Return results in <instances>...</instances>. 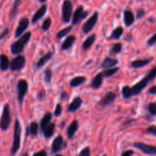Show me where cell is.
<instances>
[{
    "mask_svg": "<svg viewBox=\"0 0 156 156\" xmlns=\"http://www.w3.org/2000/svg\"><path fill=\"white\" fill-rule=\"evenodd\" d=\"M8 33H9V29L5 28L4 30H3L2 33H1V34H0V40H2V38H4L8 34Z\"/></svg>",
    "mask_w": 156,
    "mask_h": 156,
    "instance_id": "46",
    "label": "cell"
},
{
    "mask_svg": "<svg viewBox=\"0 0 156 156\" xmlns=\"http://www.w3.org/2000/svg\"><path fill=\"white\" fill-rule=\"evenodd\" d=\"M72 28H73L72 26H69V27H65V28H63L62 30H59V31L56 34V37H57L58 39H62V38L65 37H66L67 35L70 33V31L72 30Z\"/></svg>",
    "mask_w": 156,
    "mask_h": 156,
    "instance_id": "32",
    "label": "cell"
},
{
    "mask_svg": "<svg viewBox=\"0 0 156 156\" xmlns=\"http://www.w3.org/2000/svg\"><path fill=\"white\" fill-rule=\"evenodd\" d=\"M55 129H56V124L53 123H50L48 126L46 127V129L43 131V135L45 138L48 139L50 138L53 136L55 132Z\"/></svg>",
    "mask_w": 156,
    "mask_h": 156,
    "instance_id": "27",
    "label": "cell"
},
{
    "mask_svg": "<svg viewBox=\"0 0 156 156\" xmlns=\"http://www.w3.org/2000/svg\"><path fill=\"white\" fill-rule=\"evenodd\" d=\"M98 12H94V14L85 21V24L82 25V28L84 34H87L92 30V29L94 28V27L96 25L98 21Z\"/></svg>",
    "mask_w": 156,
    "mask_h": 156,
    "instance_id": "7",
    "label": "cell"
},
{
    "mask_svg": "<svg viewBox=\"0 0 156 156\" xmlns=\"http://www.w3.org/2000/svg\"><path fill=\"white\" fill-rule=\"evenodd\" d=\"M145 14H146V12H145L144 9H140L138 11H137L136 18H138V19H140V18H142L143 16H144Z\"/></svg>",
    "mask_w": 156,
    "mask_h": 156,
    "instance_id": "42",
    "label": "cell"
},
{
    "mask_svg": "<svg viewBox=\"0 0 156 156\" xmlns=\"http://www.w3.org/2000/svg\"><path fill=\"white\" fill-rule=\"evenodd\" d=\"M103 156H107V155H104Z\"/></svg>",
    "mask_w": 156,
    "mask_h": 156,
    "instance_id": "50",
    "label": "cell"
},
{
    "mask_svg": "<svg viewBox=\"0 0 156 156\" xmlns=\"http://www.w3.org/2000/svg\"><path fill=\"white\" fill-rule=\"evenodd\" d=\"M55 156H62V155H61V154H57V155H56Z\"/></svg>",
    "mask_w": 156,
    "mask_h": 156,
    "instance_id": "49",
    "label": "cell"
},
{
    "mask_svg": "<svg viewBox=\"0 0 156 156\" xmlns=\"http://www.w3.org/2000/svg\"><path fill=\"white\" fill-rule=\"evenodd\" d=\"M116 98H117V94L115 93L112 92V91L108 92L101 99L100 101L98 104V107L101 109H105L107 107L112 105L115 101Z\"/></svg>",
    "mask_w": 156,
    "mask_h": 156,
    "instance_id": "8",
    "label": "cell"
},
{
    "mask_svg": "<svg viewBox=\"0 0 156 156\" xmlns=\"http://www.w3.org/2000/svg\"><path fill=\"white\" fill-rule=\"evenodd\" d=\"M52 24V19L50 18H46L45 20L43 22L42 26H41V29H42L44 31H47V30L50 29V26Z\"/></svg>",
    "mask_w": 156,
    "mask_h": 156,
    "instance_id": "35",
    "label": "cell"
},
{
    "mask_svg": "<svg viewBox=\"0 0 156 156\" xmlns=\"http://www.w3.org/2000/svg\"><path fill=\"white\" fill-rule=\"evenodd\" d=\"M69 98V94L66 91H62L60 93V101H66Z\"/></svg>",
    "mask_w": 156,
    "mask_h": 156,
    "instance_id": "43",
    "label": "cell"
},
{
    "mask_svg": "<svg viewBox=\"0 0 156 156\" xmlns=\"http://www.w3.org/2000/svg\"><path fill=\"white\" fill-rule=\"evenodd\" d=\"M62 105H60V104H57L56 106V108H55V111L54 112H53V115L55 116V117H59V116L62 114Z\"/></svg>",
    "mask_w": 156,
    "mask_h": 156,
    "instance_id": "37",
    "label": "cell"
},
{
    "mask_svg": "<svg viewBox=\"0 0 156 156\" xmlns=\"http://www.w3.org/2000/svg\"><path fill=\"white\" fill-rule=\"evenodd\" d=\"M104 78L105 77H104L102 73H98V74L93 78L92 80H91V83H90V87L94 90L99 89V88L102 86Z\"/></svg>",
    "mask_w": 156,
    "mask_h": 156,
    "instance_id": "13",
    "label": "cell"
},
{
    "mask_svg": "<svg viewBox=\"0 0 156 156\" xmlns=\"http://www.w3.org/2000/svg\"><path fill=\"white\" fill-rule=\"evenodd\" d=\"M86 80L87 79L85 76H76L70 81L69 85L72 88H76V87L80 86L82 84L85 83Z\"/></svg>",
    "mask_w": 156,
    "mask_h": 156,
    "instance_id": "26",
    "label": "cell"
},
{
    "mask_svg": "<svg viewBox=\"0 0 156 156\" xmlns=\"http://www.w3.org/2000/svg\"><path fill=\"white\" fill-rule=\"evenodd\" d=\"M29 24H30V21H29L28 18H21V19L19 21L18 27H16V30H15V37L18 38V37H20L21 36H22L24 32L25 31V30L27 29V27H28Z\"/></svg>",
    "mask_w": 156,
    "mask_h": 156,
    "instance_id": "12",
    "label": "cell"
},
{
    "mask_svg": "<svg viewBox=\"0 0 156 156\" xmlns=\"http://www.w3.org/2000/svg\"><path fill=\"white\" fill-rule=\"evenodd\" d=\"M133 146L135 148H136L137 149H139L140 151H141L145 155L152 156L156 155V146L145 144V143H140V142L134 143Z\"/></svg>",
    "mask_w": 156,
    "mask_h": 156,
    "instance_id": "10",
    "label": "cell"
},
{
    "mask_svg": "<svg viewBox=\"0 0 156 156\" xmlns=\"http://www.w3.org/2000/svg\"><path fill=\"white\" fill-rule=\"evenodd\" d=\"M152 61V58L151 59H136L131 62V66L134 69H140L145 67L148 64L150 63Z\"/></svg>",
    "mask_w": 156,
    "mask_h": 156,
    "instance_id": "21",
    "label": "cell"
},
{
    "mask_svg": "<svg viewBox=\"0 0 156 156\" xmlns=\"http://www.w3.org/2000/svg\"><path fill=\"white\" fill-rule=\"evenodd\" d=\"M78 128H79V123H78L77 120H74L70 123V125L67 128L66 131L67 137H68L69 140H72L73 138L76 131L78 130Z\"/></svg>",
    "mask_w": 156,
    "mask_h": 156,
    "instance_id": "18",
    "label": "cell"
},
{
    "mask_svg": "<svg viewBox=\"0 0 156 156\" xmlns=\"http://www.w3.org/2000/svg\"><path fill=\"white\" fill-rule=\"evenodd\" d=\"M149 94H156V86H153L152 88H149V91H148Z\"/></svg>",
    "mask_w": 156,
    "mask_h": 156,
    "instance_id": "47",
    "label": "cell"
},
{
    "mask_svg": "<svg viewBox=\"0 0 156 156\" xmlns=\"http://www.w3.org/2000/svg\"><path fill=\"white\" fill-rule=\"evenodd\" d=\"M76 37L73 36V35H70L68 36L66 38L65 41H63V43L62 44L61 46V50H67L69 49H70L72 47V46L74 44L75 41H76Z\"/></svg>",
    "mask_w": 156,
    "mask_h": 156,
    "instance_id": "23",
    "label": "cell"
},
{
    "mask_svg": "<svg viewBox=\"0 0 156 156\" xmlns=\"http://www.w3.org/2000/svg\"><path fill=\"white\" fill-rule=\"evenodd\" d=\"M10 66V62H9V57L6 55H0V70L2 72H5L9 69Z\"/></svg>",
    "mask_w": 156,
    "mask_h": 156,
    "instance_id": "25",
    "label": "cell"
},
{
    "mask_svg": "<svg viewBox=\"0 0 156 156\" xmlns=\"http://www.w3.org/2000/svg\"><path fill=\"white\" fill-rule=\"evenodd\" d=\"M119 67H113V68L107 69H105L103 72H101L102 74H103L104 77L105 78H109L113 76L114 75H115L117 72L119 71Z\"/></svg>",
    "mask_w": 156,
    "mask_h": 156,
    "instance_id": "31",
    "label": "cell"
},
{
    "mask_svg": "<svg viewBox=\"0 0 156 156\" xmlns=\"http://www.w3.org/2000/svg\"><path fill=\"white\" fill-rule=\"evenodd\" d=\"M11 112L10 108L8 104L4 105L3 107V111L2 113L1 118H0V128L2 130L6 131L9 129L11 123Z\"/></svg>",
    "mask_w": 156,
    "mask_h": 156,
    "instance_id": "4",
    "label": "cell"
},
{
    "mask_svg": "<svg viewBox=\"0 0 156 156\" xmlns=\"http://www.w3.org/2000/svg\"><path fill=\"white\" fill-rule=\"evenodd\" d=\"M62 146H63V139L61 136H58L52 143L51 152L53 153H56L62 149Z\"/></svg>",
    "mask_w": 156,
    "mask_h": 156,
    "instance_id": "14",
    "label": "cell"
},
{
    "mask_svg": "<svg viewBox=\"0 0 156 156\" xmlns=\"http://www.w3.org/2000/svg\"><path fill=\"white\" fill-rule=\"evenodd\" d=\"M134 155L133 150H125L122 152L121 156H132Z\"/></svg>",
    "mask_w": 156,
    "mask_h": 156,
    "instance_id": "44",
    "label": "cell"
},
{
    "mask_svg": "<svg viewBox=\"0 0 156 156\" xmlns=\"http://www.w3.org/2000/svg\"><path fill=\"white\" fill-rule=\"evenodd\" d=\"M21 123H20L19 120H16L15 122V126H14L13 142H12V146L10 150V153L12 156L15 155L20 149V146H21Z\"/></svg>",
    "mask_w": 156,
    "mask_h": 156,
    "instance_id": "3",
    "label": "cell"
},
{
    "mask_svg": "<svg viewBox=\"0 0 156 156\" xmlns=\"http://www.w3.org/2000/svg\"><path fill=\"white\" fill-rule=\"evenodd\" d=\"M30 38H31L30 32H27V33L24 34L22 36L20 37L16 41H15L10 46L11 53L14 55H19L20 53H22L24 47L30 41Z\"/></svg>",
    "mask_w": 156,
    "mask_h": 156,
    "instance_id": "2",
    "label": "cell"
},
{
    "mask_svg": "<svg viewBox=\"0 0 156 156\" xmlns=\"http://www.w3.org/2000/svg\"><path fill=\"white\" fill-rule=\"evenodd\" d=\"M33 156H47V154L44 150H41L34 154Z\"/></svg>",
    "mask_w": 156,
    "mask_h": 156,
    "instance_id": "45",
    "label": "cell"
},
{
    "mask_svg": "<svg viewBox=\"0 0 156 156\" xmlns=\"http://www.w3.org/2000/svg\"><path fill=\"white\" fill-rule=\"evenodd\" d=\"M47 6L46 5H43L41 6V7L36 12H35L34 16L32 17V20H31L32 23L34 24V23H36L37 21H39L40 19H41V18L45 15L46 12H47Z\"/></svg>",
    "mask_w": 156,
    "mask_h": 156,
    "instance_id": "17",
    "label": "cell"
},
{
    "mask_svg": "<svg viewBox=\"0 0 156 156\" xmlns=\"http://www.w3.org/2000/svg\"><path fill=\"white\" fill-rule=\"evenodd\" d=\"M46 96V92L44 90H41L40 91H38L37 94V99L40 101H41L42 100H44V98Z\"/></svg>",
    "mask_w": 156,
    "mask_h": 156,
    "instance_id": "40",
    "label": "cell"
},
{
    "mask_svg": "<svg viewBox=\"0 0 156 156\" xmlns=\"http://www.w3.org/2000/svg\"><path fill=\"white\" fill-rule=\"evenodd\" d=\"M122 47H123V45L120 43H117V44H114L113 47H111V50H110V53L111 55L118 54L122 51Z\"/></svg>",
    "mask_w": 156,
    "mask_h": 156,
    "instance_id": "33",
    "label": "cell"
},
{
    "mask_svg": "<svg viewBox=\"0 0 156 156\" xmlns=\"http://www.w3.org/2000/svg\"><path fill=\"white\" fill-rule=\"evenodd\" d=\"M146 132H147V133L152 134V135L156 136V126L152 125V126H149V127L146 129Z\"/></svg>",
    "mask_w": 156,
    "mask_h": 156,
    "instance_id": "39",
    "label": "cell"
},
{
    "mask_svg": "<svg viewBox=\"0 0 156 156\" xmlns=\"http://www.w3.org/2000/svg\"><path fill=\"white\" fill-rule=\"evenodd\" d=\"M26 63L25 57L21 55H18L15 58H14L10 62V66L9 69L12 72L20 71L24 67Z\"/></svg>",
    "mask_w": 156,
    "mask_h": 156,
    "instance_id": "9",
    "label": "cell"
},
{
    "mask_svg": "<svg viewBox=\"0 0 156 156\" xmlns=\"http://www.w3.org/2000/svg\"><path fill=\"white\" fill-rule=\"evenodd\" d=\"M78 156H91V151L89 147H85L79 152Z\"/></svg>",
    "mask_w": 156,
    "mask_h": 156,
    "instance_id": "38",
    "label": "cell"
},
{
    "mask_svg": "<svg viewBox=\"0 0 156 156\" xmlns=\"http://www.w3.org/2000/svg\"><path fill=\"white\" fill-rule=\"evenodd\" d=\"M21 3V0H15L12 4V8H11L10 13H9V17L11 20H14L15 17L17 16L18 12V9L20 7V5Z\"/></svg>",
    "mask_w": 156,
    "mask_h": 156,
    "instance_id": "24",
    "label": "cell"
},
{
    "mask_svg": "<svg viewBox=\"0 0 156 156\" xmlns=\"http://www.w3.org/2000/svg\"><path fill=\"white\" fill-rule=\"evenodd\" d=\"M52 120V114L51 113L48 112L44 116V117L41 118V122H40V128H41V130L44 131L46 129L47 126L50 123Z\"/></svg>",
    "mask_w": 156,
    "mask_h": 156,
    "instance_id": "22",
    "label": "cell"
},
{
    "mask_svg": "<svg viewBox=\"0 0 156 156\" xmlns=\"http://www.w3.org/2000/svg\"><path fill=\"white\" fill-rule=\"evenodd\" d=\"M156 43V33L154 35H152V37H151L147 41V44L149 46H152L154 45Z\"/></svg>",
    "mask_w": 156,
    "mask_h": 156,
    "instance_id": "41",
    "label": "cell"
},
{
    "mask_svg": "<svg viewBox=\"0 0 156 156\" xmlns=\"http://www.w3.org/2000/svg\"><path fill=\"white\" fill-rule=\"evenodd\" d=\"M95 39H96V35L94 34L90 35V36L88 37L85 41H84L83 44H82V48H83V50H89V49L91 47V46L94 44V41H95Z\"/></svg>",
    "mask_w": 156,
    "mask_h": 156,
    "instance_id": "29",
    "label": "cell"
},
{
    "mask_svg": "<svg viewBox=\"0 0 156 156\" xmlns=\"http://www.w3.org/2000/svg\"><path fill=\"white\" fill-rule=\"evenodd\" d=\"M73 15V5L69 0H65L62 6V21L65 24H68L71 21Z\"/></svg>",
    "mask_w": 156,
    "mask_h": 156,
    "instance_id": "5",
    "label": "cell"
},
{
    "mask_svg": "<svg viewBox=\"0 0 156 156\" xmlns=\"http://www.w3.org/2000/svg\"><path fill=\"white\" fill-rule=\"evenodd\" d=\"M123 32H124V30L121 26L116 27L111 33L110 40H119L123 34Z\"/></svg>",
    "mask_w": 156,
    "mask_h": 156,
    "instance_id": "30",
    "label": "cell"
},
{
    "mask_svg": "<svg viewBox=\"0 0 156 156\" xmlns=\"http://www.w3.org/2000/svg\"><path fill=\"white\" fill-rule=\"evenodd\" d=\"M156 77V66L152 68L149 71L146 76H145L143 78V79L137 82L136 85L133 86L129 87L128 85L123 87L122 88V95H123V98L129 99L131 98L132 97L138 95L139 94L143 91V90L146 88L148 85V84L151 82V81L154 80Z\"/></svg>",
    "mask_w": 156,
    "mask_h": 156,
    "instance_id": "1",
    "label": "cell"
},
{
    "mask_svg": "<svg viewBox=\"0 0 156 156\" xmlns=\"http://www.w3.org/2000/svg\"><path fill=\"white\" fill-rule=\"evenodd\" d=\"M28 91V83L25 79H20L17 83V92L18 100L20 105L23 103L25 95Z\"/></svg>",
    "mask_w": 156,
    "mask_h": 156,
    "instance_id": "6",
    "label": "cell"
},
{
    "mask_svg": "<svg viewBox=\"0 0 156 156\" xmlns=\"http://www.w3.org/2000/svg\"><path fill=\"white\" fill-rule=\"evenodd\" d=\"M38 1L40 2H41V3H43V2H45L46 1H47V0H38Z\"/></svg>",
    "mask_w": 156,
    "mask_h": 156,
    "instance_id": "48",
    "label": "cell"
},
{
    "mask_svg": "<svg viewBox=\"0 0 156 156\" xmlns=\"http://www.w3.org/2000/svg\"><path fill=\"white\" fill-rule=\"evenodd\" d=\"M82 105V100L79 96L75 98L73 100V101L70 103V105H69L68 108V111L69 113H74L76 111H77L79 108H81Z\"/></svg>",
    "mask_w": 156,
    "mask_h": 156,
    "instance_id": "15",
    "label": "cell"
},
{
    "mask_svg": "<svg viewBox=\"0 0 156 156\" xmlns=\"http://www.w3.org/2000/svg\"><path fill=\"white\" fill-rule=\"evenodd\" d=\"M52 76H53V71L50 68L47 69L44 71V82L47 85H50V82H51Z\"/></svg>",
    "mask_w": 156,
    "mask_h": 156,
    "instance_id": "34",
    "label": "cell"
},
{
    "mask_svg": "<svg viewBox=\"0 0 156 156\" xmlns=\"http://www.w3.org/2000/svg\"><path fill=\"white\" fill-rule=\"evenodd\" d=\"M148 111L151 116H156V104L150 103L148 105Z\"/></svg>",
    "mask_w": 156,
    "mask_h": 156,
    "instance_id": "36",
    "label": "cell"
},
{
    "mask_svg": "<svg viewBox=\"0 0 156 156\" xmlns=\"http://www.w3.org/2000/svg\"><path fill=\"white\" fill-rule=\"evenodd\" d=\"M52 57H53V53H52L51 52L47 53L45 55L42 56L39 59H38V61L36 63V67L37 69H41L42 68V67H44V65H45L48 61H50Z\"/></svg>",
    "mask_w": 156,
    "mask_h": 156,
    "instance_id": "20",
    "label": "cell"
},
{
    "mask_svg": "<svg viewBox=\"0 0 156 156\" xmlns=\"http://www.w3.org/2000/svg\"><path fill=\"white\" fill-rule=\"evenodd\" d=\"M39 125L37 122H31L30 126L27 129V135H30L31 136H36L38 133Z\"/></svg>",
    "mask_w": 156,
    "mask_h": 156,
    "instance_id": "28",
    "label": "cell"
},
{
    "mask_svg": "<svg viewBox=\"0 0 156 156\" xmlns=\"http://www.w3.org/2000/svg\"><path fill=\"white\" fill-rule=\"evenodd\" d=\"M88 15V12L84 11L83 6H79L76 9V10L74 12L73 16V20H72V23L73 24H76L83 19H85Z\"/></svg>",
    "mask_w": 156,
    "mask_h": 156,
    "instance_id": "11",
    "label": "cell"
},
{
    "mask_svg": "<svg viewBox=\"0 0 156 156\" xmlns=\"http://www.w3.org/2000/svg\"><path fill=\"white\" fill-rule=\"evenodd\" d=\"M118 64V60L117 59H114V58H111V57H106L101 63V68L107 69L113 68V67H115Z\"/></svg>",
    "mask_w": 156,
    "mask_h": 156,
    "instance_id": "19",
    "label": "cell"
},
{
    "mask_svg": "<svg viewBox=\"0 0 156 156\" xmlns=\"http://www.w3.org/2000/svg\"><path fill=\"white\" fill-rule=\"evenodd\" d=\"M123 21L126 27H130L135 21V16L130 10H125L123 13Z\"/></svg>",
    "mask_w": 156,
    "mask_h": 156,
    "instance_id": "16",
    "label": "cell"
}]
</instances>
